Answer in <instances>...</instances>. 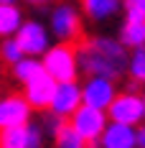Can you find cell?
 I'll return each instance as SVG.
<instances>
[{
  "label": "cell",
  "mask_w": 145,
  "mask_h": 148,
  "mask_svg": "<svg viewBox=\"0 0 145 148\" xmlns=\"http://www.w3.org/2000/svg\"><path fill=\"white\" fill-rule=\"evenodd\" d=\"M76 49V61H79V74H99L110 79H120L127 66V49L120 44V38L112 36H89L79 38Z\"/></svg>",
  "instance_id": "1"
},
{
  "label": "cell",
  "mask_w": 145,
  "mask_h": 148,
  "mask_svg": "<svg viewBox=\"0 0 145 148\" xmlns=\"http://www.w3.org/2000/svg\"><path fill=\"white\" fill-rule=\"evenodd\" d=\"M41 66L48 77L56 82H69L79 77V61H76V49L66 41H54V44L41 54Z\"/></svg>",
  "instance_id": "2"
},
{
  "label": "cell",
  "mask_w": 145,
  "mask_h": 148,
  "mask_svg": "<svg viewBox=\"0 0 145 148\" xmlns=\"http://www.w3.org/2000/svg\"><path fill=\"white\" fill-rule=\"evenodd\" d=\"M48 31L54 41H66L74 44L82 38L84 33V21H82V10L74 3H56L48 13Z\"/></svg>",
  "instance_id": "3"
},
{
  "label": "cell",
  "mask_w": 145,
  "mask_h": 148,
  "mask_svg": "<svg viewBox=\"0 0 145 148\" xmlns=\"http://www.w3.org/2000/svg\"><path fill=\"white\" fill-rule=\"evenodd\" d=\"M104 112H107V118L115 120V123H125V125L138 128L145 120V102L140 97V92H135V87L122 89V92L117 89V95L112 97V102H110V107Z\"/></svg>",
  "instance_id": "4"
},
{
  "label": "cell",
  "mask_w": 145,
  "mask_h": 148,
  "mask_svg": "<svg viewBox=\"0 0 145 148\" xmlns=\"http://www.w3.org/2000/svg\"><path fill=\"white\" fill-rule=\"evenodd\" d=\"M15 44L20 46V51H23V56H38L41 59V54H44L48 46L54 44V38H51V31L46 23L41 21H36V18H23V23H20V28L15 31Z\"/></svg>",
  "instance_id": "5"
},
{
  "label": "cell",
  "mask_w": 145,
  "mask_h": 148,
  "mask_svg": "<svg viewBox=\"0 0 145 148\" xmlns=\"http://www.w3.org/2000/svg\"><path fill=\"white\" fill-rule=\"evenodd\" d=\"M107 120L110 118H107L104 110H97V107H89V105L82 102L71 115H69L66 123H69L87 143H97L99 135H102V130H104V125H107Z\"/></svg>",
  "instance_id": "6"
},
{
  "label": "cell",
  "mask_w": 145,
  "mask_h": 148,
  "mask_svg": "<svg viewBox=\"0 0 145 148\" xmlns=\"http://www.w3.org/2000/svg\"><path fill=\"white\" fill-rule=\"evenodd\" d=\"M117 95V79L99 77V74H89L87 82L82 84V102L97 110H107L112 97Z\"/></svg>",
  "instance_id": "7"
},
{
  "label": "cell",
  "mask_w": 145,
  "mask_h": 148,
  "mask_svg": "<svg viewBox=\"0 0 145 148\" xmlns=\"http://www.w3.org/2000/svg\"><path fill=\"white\" fill-rule=\"evenodd\" d=\"M79 105H82V84L76 79H69V82H56L51 102H48L46 110H51L54 115H59L64 120H69V115Z\"/></svg>",
  "instance_id": "8"
},
{
  "label": "cell",
  "mask_w": 145,
  "mask_h": 148,
  "mask_svg": "<svg viewBox=\"0 0 145 148\" xmlns=\"http://www.w3.org/2000/svg\"><path fill=\"white\" fill-rule=\"evenodd\" d=\"M33 107L26 102L23 95H3L0 97V128H13V125H26L33 120Z\"/></svg>",
  "instance_id": "9"
},
{
  "label": "cell",
  "mask_w": 145,
  "mask_h": 148,
  "mask_svg": "<svg viewBox=\"0 0 145 148\" xmlns=\"http://www.w3.org/2000/svg\"><path fill=\"white\" fill-rule=\"evenodd\" d=\"M54 87H56V79L48 77V74L41 69L38 74H33L28 82H23V97H26V102H28L33 110H46L48 102H51Z\"/></svg>",
  "instance_id": "10"
},
{
  "label": "cell",
  "mask_w": 145,
  "mask_h": 148,
  "mask_svg": "<svg viewBox=\"0 0 145 148\" xmlns=\"http://www.w3.org/2000/svg\"><path fill=\"white\" fill-rule=\"evenodd\" d=\"M97 143H99V148H135V128L125 125V123L107 120Z\"/></svg>",
  "instance_id": "11"
},
{
  "label": "cell",
  "mask_w": 145,
  "mask_h": 148,
  "mask_svg": "<svg viewBox=\"0 0 145 148\" xmlns=\"http://www.w3.org/2000/svg\"><path fill=\"white\" fill-rule=\"evenodd\" d=\"M79 10L87 15L89 21L102 23V21H110L122 10V3L120 0H79Z\"/></svg>",
  "instance_id": "12"
},
{
  "label": "cell",
  "mask_w": 145,
  "mask_h": 148,
  "mask_svg": "<svg viewBox=\"0 0 145 148\" xmlns=\"http://www.w3.org/2000/svg\"><path fill=\"white\" fill-rule=\"evenodd\" d=\"M23 8L18 3H0V38L15 36V31L23 23Z\"/></svg>",
  "instance_id": "13"
},
{
  "label": "cell",
  "mask_w": 145,
  "mask_h": 148,
  "mask_svg": "<svg viewBox=\"0 0 145 148\" xmlns=\"http://www.w3.org/2000/svg\"><path fill=\"white\" fill-rule=\"evenodd\" d=\"M120 44L125 49H138L145 46V21L140 18H125L122 26H120Z\"/></svg>",
  "instance_id": "14"
},
{
  "label": "cell",
  "mask_w": 145,
  "mask_h": 148,
  "mask_svg": "<svg viewBox=\"0 0 145 148\" xmlns=\"http://www.w3.org/2000/svg\"><path fill=\"white\" fill-rule=\"evenodd\" d=\"M125 74L132 79V84H145V46L130 49L127 54V66Z\"/></svg>",
  "instance_id": "15"
},
{
  "label": "cell",
  "mask_w": 145,
  "mask_h": 148,
  "mask_svg": "<svg viewBox=\"0 0 145 148\" xmlns=\"http://www.w3.org/2000/svg\"><path fill=\"white\" fill-rule=\"evenodd\" d=\"M51 140H54V148H87V146H89V143L76 133V130H74L66 120L61 123V128L54 133Z\"/></svg>",
  "instance_id": "16"
},
{
  "label": "cell",
  "mask_w": 145,
  "mask_h": 148,
  "mask_svg": "<svg viewBox=\"0 0 145 148\" xmlns=\"http://www.w3.org/2000/svg\"><path fill=\"white\" fill-rule=\"evenodd\" d=\"M13 69V79L18 82V84H23V82H28L33 74H38L44 66H41V59L38 56H20V59L15 61V64H10Z\"/></svg>",
  "instance_id": "17"
},
{
  "label": "cell",
  "mask_w": 145,
  "mask_h": 148,
  "mask_svg": "<svg viewBox=\"0 0 145 148\" xmlns=\"http://www.w3.org/2000/svg\"><path fill=\"white\" fill-rule=\"evenodd\" d=\"M0 148H28V140H26V125L0 128Z\"/></svg>",
  "instance_id": "18"
},
{
  "label": "cell",
  "mask_w": 145,
  "mask_h": 148,
  "mask_svg": "<svg viewBox=\"0 0 145 148\" xmlns=\"http://www.w3.org/2000/svg\"><path fill=\"white\" fill-rule=\"evenodd\" d=\"M20 56H23V51H20V46L15 44L13 36H8V38H0V59L5 61L8 66H10V64H15Z\"/></svg>",
  "instance_id": "19"
},
{
  "label": "cell",
  "mask_w": 145,
  "mask_h": 148,
  "mask_svg": "<svg viewBox=\"0 0 145 148\" xmlns=\"http://www.w3.org/2000/svg\"><path fill=\"white\" fill-rule=\"evenodd\" d=\"M26 140H28V148H44V143H46L44 128H41L38 123L28 120V123H26Z\"/></svg>",
  "instance_id": "20"
},
{
  "label": "cell",
  "mask_w": 145,
  "mask_h": 148,
  "mask_svg": "<svg viewBox=\"0 0 145 148\" xmlns=\"http://www.w3.org/2000/svg\"><path fill=\"white\" fill-rule=\"evenodd\" d=\"M44 115H41V128H44V133L48 135V138H54V133H56L59 128H61V123H64V118H59V115H54L51 110H41Z\"/></svg>",
  "instance_id": "21"
},
{
  "label": "cell",
  "mask_w": 145,
  "mask_h": 148,
  "mask_svg": "<svg viewBox=\"0 0 145 148\" xmlns=\"http://www.w3.org/2000/svg\"><path fill=\"white\" fill-rule=\"evenodd\" d=\"M122 3H125V18L145 21V0H122Z\"/></svg>",
  "instance_id": "22"
},
{
  "label": "cell",
  "mask_w": 145,
  "mask_h": 148,
  "mask_svg": "<svg viewBox=\"0 0 145 148\" xmlns=\"http://www.w3.org/2000/svg\"><path fill=\"white\" fill-rule=\"evenodd\" d=\"M135 148H145V120L135 128Z\"/></svg>",
  "instance_id": "23"
},
{
  "label": "cell",
  "mask_w": 145,
  "mask_h": 148,
  "mask_svg": "<svg viewBox=\"0 0 145 148\" xmlns=\"http://www.w3.org/2000/svg\"><path fill=\"white\" fill-rule=\"evenodd\" d=\"M26 5H31V8H46V5H54L56 0H23Z\"/></svg>",
  "instance_id": "24"
},
{
  "label": "cell",
  "mask_w": 145,
  "mask_h": 148,
  "mask_svg": "<svg viewBox=\"0 0 145 148\" xmlns=\"http://www.w3.org/2000/svg\"><path fill=\"white\" fill-rule=\"evenodd\" d=\"M140 97H143V102H145V84H143V92H140Z\"/></svg>",
  "instance_id": "25"
},
{
  "label": "cell",
  "mask_w": 145,
  "mask_h": 148,
  "mask_svg": "<svg viewBox=\"0 0 145 148\" xmlns=\"http://www.w3.org/2000/svg\"><path fill=\"white\" fill-rule=\"evenodd\" d=\"M0 3H18V0H0Z\"/></svg>",
  "instance_id": "26"
},
{
  "label": "cell",
  "mask_w": 145,
  "mask_h": 148,
  "mask_svg": "<svg viewBox=\"0 0 145 148\" xmlns=\"http://www.w3.org/2000/svg\"><path fill=\"white\" fill-rule=\"evenodd\" d=\"M120 3H122V0H120Z\"/></svg>",
  "instance_id": "27"
}]
</instances>
